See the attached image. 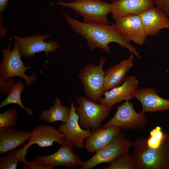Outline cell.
Segmentation results:
<instances>
[{
  "label": "cell",
  "mask_w": 169,
  "mask_h": 169,
  "mask_svg": "<svg viewBox=\"0 0 169 169\" xmlns=\"http://www.w3.org/2000/svg\"><path fill=\"white\" fill-rule=\"evenodd\" d=\"M62 12L73 29L86 39L91 51L99 48L110 54L109 44L115 43L128 49L131 55L141 58L136 49L119 34L114 24L81 22L71 17L63 11Z\"/></svg>",
  "instance_id": "obj_1"
},
{
  "label": "cell",
  "mask_w": 169,
  "mask_h": 169,
  "mask_svg": "<svg viewBox=\"0 0 169 169\" xmlns=\"http://www.w3.org/2000/svg\"><path fill=\"white\" fill-rule=\"evenodd\" d=\"M146 139L141 136L132 142L131 155L136 169H169V130L164 133L162 143L157 148L149 147Z\"/></svg>",
  "instance_id": "obj_2"
},
{
  "label": "cell",
  "mask_w": 169,
  "mask_h": 169,
  "mask_svg": "<svg viewBox=\"0 0 169 169\" xmlns=\"http://www.w3.org/2000/svg\"><path fill=\"white\" fill-rule=\"evenodd\" d=\"M53 4L74 10L82 17L84 22L110 24L107 16L111 12L112 4L103 0H73L71 2L60 1Z\"/></svg>",
  "instance_id": "obj_3"
},
{
  "label": "cell",
  "mask_w": 169,
  "mask_h": 169,
  "mask_svg": "<svg viewBox=\"0 0 169 169\" xmlns=\"http://www.w3.org/2000/svg\"><path fill=\"white\" fill-rule=\"evenodd\" d=\"M104 57L100 58L99 64H87L79 70L78 76L83 84L86 97L95 102H99L104 92V71L103 67L106 61Z\"/></svg>",
  "instance_id": "obj_4"
},
{
  "label": "cell",
  "mask_w": 169,
  "mask_h": 169,
  "mask_svg": "<svg viewBox=\"0 0 169 169\" xmlns=\"http://www.w3.org/2000/svg\"><path fill=\"white\" fill-rule=\"evenodd\" d=\"M10 48L9 43L7 48L3 49V60L0 65V79L6 80L11 77H18L24 79L26 84L29 86L37 79L35 73L33 72L31 76L25 74V71L32 67L24 66L21 59L19 47L15 42L12 51Z\"/></svg>",
  "instance_id": "obj_5"
},
{
  "label": "cell",
  "mask_w": 169,
  "mask_h": 169,
  "mask_svg": "<svg viewBox=\"0 0 169 169\" xmlns=\"http://www.w3.org/2000/svg\"><path fill=\"white\" fill-rule=\"evenodd\" d=\"M75 101L78 105L76 111L80 126L83 129L91 130L92 132L100 128L111 109L83 96L77 97Z\"/></svg>",
  "instance_id": "obj_6"
},
{
  "label": "cell",
  "mask_w": 169,
  "mask_h": 169,
  "mask_svg": "<svg viewBox=\"0 0 169 169\" xmlns=\"http://www.w3.org/2000/svg\"><path fill=\"white\" fill-rule=\"evenodd\" d=\"M132 142L125 137L120 131L107 145L89 160L84 162L80 169H90L103 163L110 164L121 154L129 151Z\"/></svg>",
  "instance_id": "obj_7"
},
{
  "label": "cell",
  "mask_w": 169,
  "mask_h": 169,
  "mask_svg": "<svg viewBox=\"0 0 169 169\" xmlns=\"http://www.w3.org/2000/svg\"><path fill=\"white\" fill-rule=\"evenodd\" d=\"M147 122L146 115L136 111L133 104L127 101L118 107L114 116L101 127L117 126L124 131L139 130L143 128Z\"/></svg>",
  "instance_id": "obj_8"
},
{
  "label": "cell",
  "mask_w": 169,
  "mask_h": 169,
  "mask_svg": "<svg viewBox=\"0 0 169 169\" xmlns=\"http://www.w3.org/2000/svg\"><path fill=\"white\" fill-rule=\"evenodd\" d=\"M50 36L46 34H39L22 37L14 35L13 38L18 45L21 57L33 56L35 54L44 52L48 57L49 53L55 52L61 46L57 42L49 40L44 41Z\"/></svg>",
  "instance_id": "obj_9"
},
{
  "label": "cell",
  "mask_w": 169,
  "mask_h": 169,
  "mask_svg": "<svg viewBox=\"0 0 169 169\" xmlns=\"http://www.w3.org/2000/svg\"><path fill=\"white\" fill-rule=\"evenodd\" d=\"M70 112L67 122L59 125L58 129L63 134L64 141L71 143L76 149L84 147V141L92 133L91 130L84 129L80 126L79 117L73 100L70 103Z\"/></svg>",
  "instance_id": "obj_10"
},
{
  "label": "cell",
  "mask_w": 169,
  "mask_h": 169,
  "mask_svg": "<svg viewBox=\"0 0 169 169\" xmlns=\"http://www.w3.org/2000/svg\"><path fill=\"white\" fill-rule=\"evenodd\" d=\"M73 148L72 144L64 141L55 152L49 155L36 156L34 159L47 165L52 169L57 166H64L70 169H75L81 166L84 161L75 153Z\"/></svg>",
  "instance_id": "obj_11"
},
{
  "label": "cell",
  "mask_w": 169,
  "mask_h": 169,
  "mask_svg": "<svg viewBox=\"0 0 169 169\" xmlns=\"http://www.w3.org/2000/svg\"><path fill=\"white\" fill-rule=\"evenodd\" d=\"M114 24L117 32L129 42L141 45L148 35L139 14H130L118 19Z\"/></svg>",
  "instance_id": "obj_12"
},
{
  "label": "cell",
  "mask_w": 169,
  "mask_h": 169,
  "mask_svg": "<svg viewBox=\"0 0 169 169\" xmlns=\"http://www.w3.org/2000/svg\"><path fill=\"white\" fill-rule=\"evenodd\" d=\"M31 132L32 135L28 141L20 149V155L24 159H25L28 149L34 144L38 145L40 147L44 148L52 146L54 142L60 145L64 141L62 132L52 125H38Z\"/></svg>",
  "instance_id": "obj_13"
},
{
  "label": "cell",
  "mask_w": 169,
  "mask_h": 169,
  "mask_svg": "<svg viewBox=\"0 0 169 169\" xmlns=\"http://www.w3.org/2000/svg\"><path fill=\"white\" fill-rule=\"evenodd\" d=\"M139 85V81L135 76H128L122 84L104 92L103 94L104 97L101 99L99 103L112 108L121 101H129L133 98Z\"/></svg>",
  "instance_id": "obj_14"
},
{
  "label": "cell",
  "mask_w": 169,
  "mask_h": 169,
  "mask_svg": "<svg viewBox=\"0 0 169 169\" xmlns=\"http://www.w3.org/2000/svg\"><path fill=\"white\" fill-rule=\"evenodd\" d=\"M133 98L141 103V114L169 110V100L159 96L154 88L138 89Z\"/></svg>",
  "instance_id": "obj_15"
},
{
  "label": "cell",
  "mask_w": 169,
  "mask_h": 169,
  "mask_svg": "<svg viewBox=\"0 0 169 169\" xmlns=\"http://www.w3.org/2000/svg\"><path fill=\"white\" fill-rule=\"evenodd\" d=\"M139 15L148 36H155L162 29H169V17L156 6L144 11Z\"/></svg>",
  "instance_id": "obj_16"
},
{
  "label": "cell",
  "mask_w": 169,
  "mask_h": 169,
  "mask_svg": "<svg viewBox=\"0 0 169 169\" xmlns=\"http://www.w3.org/2000/svg\"><path fill=\"white\" fill-rule=\"evenodd\" d=\"M111 11L115 20L130 14H139L154 6V0H116L112 2Z\"/></svg>",
  "instance_id": "obj_17"
},
{
  "label": "cell",
  "mask_w": 169,
  "mask_h": 169,
  "mask_svg": "<svg viewBox=\"0 0 169 169\" xmlns=\"http://www.w3.org/2000/svg\"><path fill=\"white\" fill-rule=\"evenodd\" d=\"M31 132L15 130L9 127L0 128V154L16 149L28 141Z\"/></svg>",
  "instance_id": "obj_18"
},
{
  "label": "cell",
  "mask_w": 169,
  "mask_h": 169,
  "mask_svg": "<svg viewBox=\"0 0 169 169\" xmlns=\"http://www.w3.org/2000/svg\"><path fill=\"white\" fill-rule=\"evenodd\" d=\"M133 55L114 64L104 71V92L122 84L133 65Z\"/></svg>",
  "instance_id": "obj_19"
},
{
  "label": "cell",
  "mask_w": 169,
  "mask_h": 169,
  "mask_svg": "<svg viewBox=\"0 0 169 169\" xmlns=\"http://www.w3.org/2000/svg\"><path fill=\"white\" fill-rule=\"evenodd\" d=\"M121 131L117 126L99 128L86 139L84 147L90 152H96L110 142Z\"/></svg>",
  "instance_id": "obj_20"
},
{
  "label": "cell",
  "mask_w": 169,
  "mask_h": 169,
  "mask_svg": "<svg viewBox=\"0 0 169 169\" xmlns=\"http://www.w3.org/2000/svg\"><path fill=\"white\" fill-rule=\"evenodd\" d=\"M70 112V107L63 105L59 99L56 97L54 105L49 110H43L39 118L48 123L60 121L64 123L69 118Z\"/></svg>",
  "instance_id": "obj_21"
},
{
  "label": "cell",
  "mask_w": 169,
  "mask_h": 169,
  "mask_svg": "<svg viewBox=\"0 0 169 169\" xmlns=\"http://www.w3.org/2000/svg\"><path fill=\"white\" fill-rule=\"evenodd\" d=\"M24 88V86L22 82L18 80L10 89L8 96L0 104V108H2L11 104H17L22 108L25 110L31 115H33L32 110L26 108L23 105L21 99V95Z\"/></svg>",
  "instance_id": "obj_22"
},
{
  "label": "cell",
  "mask_w": 169,
  "mask_h": 169,
  "mask_svg": "<svg viewBox=\"0 0 169 169\" xmlns=\"http://www.w3.org/2000/svg\"><path fill=\"white\" fill-rule=\"evenodd\" d=\"M104 169H136L134 159L129 151L120 155L115 160Z\"/></svg>",
  "instance_id": "obj_23"
},
{
  "label": "cell",
  "mask_w": 169,
  "mask_h": 169,
  "mask_svg": "<svg viewBox=\"0 0 169 169\" xmlns=\"http://www.w3.org/2000/svg\"><path fill=\"white\" fill-rule=\"evenodd\" d=\"M19 149L11 151L0 158V169H16L19 163L24 161L19 156Z\"/></svg>",
  "instance_id": "obj_24"
},
{
  "label": "cell",
  "mask_w": 169,
  "mask_h": 169,
  "mask_svg": "<svg viewBox=\"0 0 169 169\" xmlns=\"http://www.w3.org/2000/svg\"><path fill=\"white\" fill-rule=\"evenodd\" d=\"M17 112L14 108H9L0 114V128L9 127L12 128L17 125Z\"/></svg>",
  "instance_id": "obj_25"
},
{
  "label": "cell",
  "mask_w": 169,
  "mask_h": 169,
  "mask_svg": "<svg viewBox=\"0 0 169 169\" xmlns=\"http://www.w3.org/2000/svg\"><path fill=\"white\" fill-rule=\"evenodd\" d=\"M164 137V133L161 127L157 126L150 131V136L146 137V144L150 148H158L161 144Z\"/></svg>",
  "instance_id": "obj_26"
},
{
  "label": "cell",
  "mask_w": 169,
  "mask_h": 169,
  "mask_svg": "<svg viewBox=\"0 0 169 169\" xmlns=\"http://www.w3.org/2000/svg\"><path fill=\"white\" fill-rule=\"evenodd\" d=\"M23 163V169H52L47 165L36 159L32 161H26Z\"/></svg>",
  "instance_id": "obj_27"
},
{
  "label": "cell",
  "mask_w": 169,
  "mask_h": 169,
  "mask_svg": "<svg viewBox=\"0 0 169 169\" xmlns=\"http://www.w3.org/2000/svg\"><path fill=\"white\" fill-rule=\"evenodd\" d=\"M1 95L8 94L10 89L15 84L13 80L11 78L8 79L7 81L0 79Z\"/></svg>",
  "instance_id": "obj_28"
},
{
  "label": "cell",
  "mask_w": 169,
  "mask_h": 169,
  "mask_svg": "<svg viewBox=\"0 0 169 169\" xmlns=\"http://www.w3.org/2000/svg\"><path fill=\"white\" fill-rule=\"evenodd\" d=\"M154 4L169 17V0H154Z\"/></svg>",
  "instance_id": "obj_29"
},
{
  "label": "cell",
  "mask_w": 169,
  "mask_h": 169,
  "mask_svg": "<svg viewBox=\"0 0 169 169\" xmlns=\"http://www.w3.org/2000/svg\"><path fill=\"white\" fill-rule=\"evenodd\" d=\"M9 0H0V12L2 13L7 7Z\"/></svg>",
  "instance_id": "obj_30"
},
{
  "label": "cell",
  "mask_w": 169,
  "mask_h": 169,
  "mask_svg": "<svg viewBox=\"0 0 169 169\" xmlns=\"http://www.w3.org/2000/svg\"></svg>",
  "instance_id": "obj_31"
}]
</instances>
